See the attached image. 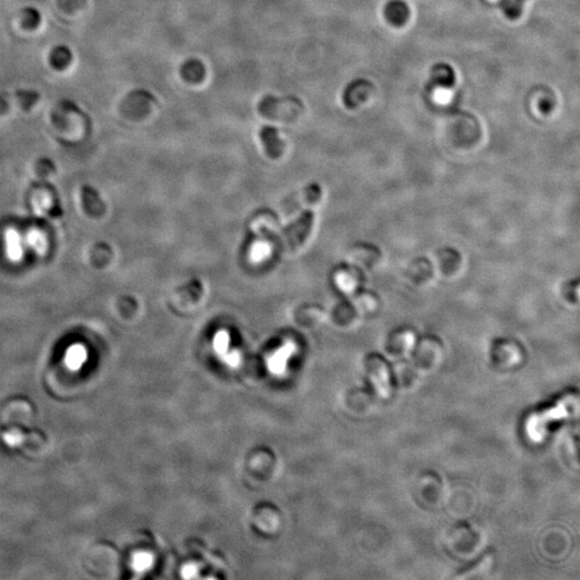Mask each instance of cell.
<instances>
[{
    "label": "cell",
    "mask_w": 580,
    "mask_h": 580,
    "mask_svg": "<svg viewBox=\"0 0 580 580\" xmlns=\"http://www.w3.org/2000/svg\"><path fill=\"white\" fill-rule=\"evenodd\" d=\"M527 0H500L499 7L507 19L516 20L522 13Z\"/></svg>",
    "instance_id": "obj_29"
},
{
    "label": "cell",
    "mask_w": 580,
    "mask_h": 580,
    "mask_svg": "<svg viewBox=\"0 0 580 580\" xmlns=\"http://www.w3.org/2000/svg\"><path fill=\"white\" fill-rule=\"evenodd\" d=\"M6 251H7V256L11 259L12 261H18L23 256V245H22V238L19 233L15 230L7 231L6 233Z\"/></svg>",
    "instance_id": "obj_28"
},
{
    "label": "cell",
    "mask_w": 580,
    "mask_h": 580,
    "mask_svg": "<svg viewBox=\"0 0 580 580\" xmlns=\"http://www.w3.org/2000/svg\"><path fill=\"white\" fill-rule=\"evenodd\" d=\"M375 397L372 391L368 393L364 389H354L346 395V407L356 415H367L375 407Z\"/></svg>",
    "instance_id": "obj_16"
},
{
    "label": "cell",
    "mask_w": 580,
    "mask_h": 580,
    "mask_svg": "<svg viewBox=\"0 0 580 580\" xmlns=\"http://www.w3.org/2000/svg\"><path fill=\"white\" fill-rule=\"evenodd\" d=\"M261 143L270 157H279L284 150V142L279 138V131L273 126H263L259 131Z\"/></svg>",
    "instance_id": "obj_21"
},
{
    "label": "cell",
    "mask_w": 580,
    "mask_h": 580,
    "mask_svg": "<svg viewBox=\"0 0 580 580\" xmlns=\"http://www.w3.org/2000/svg\"><path fill=\"white\" fill-rule=\"evenodd\" d=\"M450 551L458 557L470 558L482 551V539L477 530L466 523H458L447 537Z\"/></svg>",
    "instance_id": "obj_6"
},
{
    "label": "cell",
    "mask_w": 580,
    "mask_h": 580,
    "mask_svg": "<svg viewBox=\"0 0 580 580\" xmlns=\"http://www.w3.org/2000/svg\"><path fill=\"white\" fill-rule=\"evenodd\" d=\"M405 279L414 287L419 289L429 288L437 279L433 261L423 256L413 259L405 270Z\"/></svg>",
    "instance_id": "obj_10"
},
{
    "label": "cell",
    "mask_w": 580,
    "mask_h": 580,
    "mask_svg": "<svg viewBox=\"0 0 580 580\" xmlns=\"http://www.w3.org/2000/svg\"><path fill=\"white\" fill-rule=\"evenodd\" d=\"M243 468L245 475L255 484H269L279 473V460L272 450L259 448L247 454Z\"/></svg>",
    "instance_id": "obj_4"
},
{
    "label": "cell",
    "mask_w": 580,
    "mask_h": 580,
    "mask_svg": "<svg viewBox=\"0 0 580 580\" xmlns=\"http://www.w3.org/2000/svg\"><path fill=\"white\" fill-rule=\"evenodd\" d=\"M275 506L272 505H261V506L255 508V513L253 512V523H255L258 530L263 531V532H275L281 525V519H271L270 516L277 510Z\"/></svg>",
    "instance_id": "obj_20"
},
{
    "label": "cell",
    "mask_w": 580,
    "mask_h": 580,
    "mask_svg": "<svg viewBox=\"0 0 580 580\" xmlns=\"http://www.w3.org/2000/svg\"><path fill=\"white\" fill-rule=\"evenodd\" d=\"M560 296L567 305L571 308H578L580 303L579 279H569L565 284H562L560 288Z\"/></svg>",
    "instance_id": "obj_26"
},
{
    "label": "cell",
    "mask_w": 580,
    "mask_h": 580,
    "mask_svg": "<svg viewBox=\"0 0 580 580\" xmlns=\"http://www.w3.org/2000/svg\"><path fill=\"white\" fill-rule=\"evenodd\" d=\"M370 93L371 84L369 81L358 79V80L352 81L346 86L344 94H343V101L346 107L354 109L364 103Z\"/></svg>",
    "instance_id": "obj_18"
},
{
    "label": "cell",
    "mask_w": 580,
    "mask_h": 580,
    "mask_svg": "<svg viewBox=\"0 0 580 580\" xmlns=\"http://www.w3.org/2000/svg\"><path fill=\"white\" fill-rule=\"evenodd\" d=\"M383 251L375 244H359L352 251V261L360 268L373 271L383 261Z\"/></svg>",
    "instance_id": "obj_14"
},
{
    "label": "cell",
    "mask_w": 580,
    "mask_h": 580,
    "mask_svg": "<svg viewBox=\"0 0 580 580\" xmlns=\"http://www.w3.org/2000/svg\"><path fill=\"white\" fill-rule=\"evenodd\" d=\"M314 214L312 211H304L295 222L285 229L286 240L290 246H300L305 242L313 227Z\"/></svg>",
    "instance_id": "obj_12"
},
{
    "label": "cell",
    "mask_w": 580,
    "mask_h": 580,
    "mask_svg": "<svg viewBox=\"0 0 580 580\" xmlns=\"http://www.w3.org/2000/svg\"><path fill=\"white\" fill-rule=\"evenodd\" d=\"M27 245L37 253H42L46 249V237L40 231L32 230L28 233Z\"/></svg>",
    "instance_id": "obj_32"
},
{
    "label": "cell",
    "mask_w": 580,
    "mask_h": 580,
    "mask_svg": "<svg viewBox=\"0 0 580 580\" xmlns=\"http://www.w3.org/2000/svg\"><path fill=\"white\" fill-rule=\"evenodd\" d=\"M364 377L375 397L389 399L395 390L393 364L378 352H370L364 357Z\"/></svg>",
    "instance_id": "obj_2"
},
{
    "label": "cell",
    "mask_w": 580,
    "mask_h": 580,
    "mask_svg": "<svg viewBox=\"0 0 580 580\" xmlns=\"http://www.w3.org/2000/svg\"><path fill=\"white\" fill-rule=\"evenodd\" d=\"M41 15L37 9L32 7L24 8L22 10L21 24L25 29H34L40 25Z\"/></svg>",
    "instance_id": "obj_31"
},
{
    "label": "cell",
    "mask_w": 580,
    "mask_h": 580,
    "mask_svg": "<svg viewBox=\"0 0 580 580\" xmlns=\"http://www.w3.org/2000/svg\"><path fill=\"white\" fill-rule=\"evenodd\" d=\"M152 557L151 555L147 553H137L133 557V565L137 571H144L151 565Z\"/></svg>",
    "instance_id": "obj_33"
},
{
    "label": "cell",
    "mask_w": 580,
    "mask_h": 580,
    "mask_svg": "<svg viewBox=\"0 0 580 580\" xmlns=\"http://www.w3.org/2000/svg\"><path fill=\"white\" fill-rule=\"evenodd\" d=\"M445 346L443 341L434 334L419 336L409 356V361L421 375L435 372L443 364Z\"/></svg>",
    "instance_id": "obj_3"
},
{
    "label": "cell",
    "mask_w": 580,
    "mask_h": 580,
    "mask_svg": "<svg viewBox=\"0 0 580 580\" xmlns=\"http://www.w3.org/2000/svg\"><path fill=\"white\" fill-rule=\"evenodd\" d=\"M456 83V72L447 62H437L430 71L429 84L433 88H452Z\"/></svg>",
    "instance_id": "obj_19"
},
{
    "label": "cell",
    "mask_w": 580,
    "mask_h": 580,
    "mask_svg": "<svg viewBox=\"0 0 580 580\" xmlns=\"http://www.w3.org/2000/svg\"><path fill=\"white\" fill-rule=\"evenodd\" d=\"M72 62V53L66 46H58L53 48L50 54V64L55 70L62 71L68 68Z\"/></svg>",
    "instance_id": "obj_27"
},
{
    "label": "cell",
    "mask_w": 580,
    "mask_h": 580,
    "mask_svg": "<svg viewBox=\"0 0 580 580\" xmlns=\"http://www.w3.org/2000/svg\"><path fill=\"white\" fill-rule=\"evenodd\" d=\"M180 76L186 82L192 83V84L202 82L204 77H206L204 65L200 60H195V58L186 60L180 67Z\"/></svg>",
    "instance_id": "obj_22"
},
{
    "label": "cell",
    "mask_w": 580,
    "mask_h": 580,
    "mask_svg": "<svg viewBox=\"0 0 580 580\" xmlns=\"http://www.w3.org/2000/svg\"><path fill=\"white\" fill-rule=\"evenodd\" d=\"M83 565L89 575L100 579H114L121 572V557L107 543H97L85 553Z\"/></svg>",
    "instance_id": "obj_1"
},
{
    "label": "cell",
    "mask_w": 580,
    "mask_h": 580,
    "mask_svg": "<svg viewBox=\"0 0 580 580\" xmlns=\"http://www.w3.org/2000/svg\"><path fill=\"white\" fill-rule=\"evenodd\" d=\"M421 373L416 370L409 359L395 360V364H393L395 388L397 387L401 390H411L417 386V383L421 381Z\"/></svg>",
    "instance_id": "obj_13"
},
{
    "label": "cell",
    "mask_w": 580,
    "mask_h": 580,
    "mask_svg": "<svg viewBox=\"0 0 580 580\" xmlns=\"http://www.w3.org/2000/svg\"><path fill=\"white\" fill-rule=\"evenodd\" d=\"M527 359V352L519 341L513 338H498L490 346L492 366L500 371H512L520 368Z\"/></svg>",
    "instance_id": "obj_5"
},
{
    "label": "cell",
    "mask_w": 580,
    "mask_h": 580,
    "mask_svg": "<svg viewBox=\"0 0 580 580\" xmlns=\"http://www.w3.org/2000/svg\"><path fill=\"white\" fill-rule=\"evenodd\" d=\"M494 555L490 553L480 555L470 565H466L461 571L458 572L457 579H476L484 578L490 573L494 567Z\"/></svg>",
    "instance_id": "obj_15"
},
{
    "label": "cell",
    "mask_w": 580,
    "mask_h": 580,
    "mask_svg": "<svg viewBox=\"0 0 580 580\" xmlns=\"http://www.w3.org/2000/svg\"><path fill=\"white\" fill-rule=\"evenodd\" d=\"M87 358L88 357H87V352L84 346L80 345V344H74V345L70 346L67 350L66 355H65V366L70 370L78 372L84 366Z\"/></svg>",
    "instance_id": "obj_25"
},
{
    "label": "cell",
    "mask_w": 580,
    "mask_h": 580,
    "mask_svg": "<svg viewBox=\"0 0 580 580\" xmlns=\"http://www.w3.org/2000/svg\"><path fill=\"white\" fill-rule=\"evenodd\" d=\"M382 308L381 298L372 291H364L357 297L356 309L364 315H375Z\"/></svg>",
    "instance_id": "obj_24"
},
{
    "label": "cell",
    "mask_w": 580,
    "mask_h": 580,
    "mask_svg": "<svg viewBox=\"0 0 580 580\" xmlns=\"http://www.w3.org/2000/svg\"><path fill=\"white\" fill-rule=\"evenodd\" d=\"M418 338V332L415 328L407 324L399 326L387 336L385 350L395 360L409 359Z\"/></svg>",
    "instance_id": "obj_7"
},
{
    "label": "cell",
    "mask_w": 580,
    "mask_h": 580,
    "mask_svg": "<svg viewBox=\"0 0 580 580\" xmlns=\"http://www.w3.org/2000/svg\"><path fill=\"white\" fill-rule=\"evenodd\" d=\"M46 437L39 431H32L29 434H25V440L21 447L29 457H39L42 452L46 449Z\"/></svg>",
    "instance_id": "obj_23"
},
{
    "label": "cell",
    "mask_w": 580,
    "mask_h": 580,
    "mask_svg": "<svg viewBox=\"0 0 580 580\" xmlns=\"http://www.w3.org/2000/svg\"><path fill=\"white\" fill-rule=\"evenodd\" d=\"M24 440H25V433L22 428H7L3 433V441L9 447H21Z\"/></svg>",
    "instance_id": "obj_30"
},
{
    "label": "cell",
    "mask_w": 580,
    "mask_h": 580,
    "mask_svg": "<svg viewBox=\"0 0 580 580\" xmlns=\"http://www.w3.org/2000/svg\"><path fill=\"white\" fill-rule=\"evenodd\" d=\"M433 263L437 277H442L445 281H455L460 277L464 269L463 255L452 246L440 247L434 255Z\"/></svg>",
    "instance_id": "obj_9"
},
{
    "label": "cell",
    "mask_w": 580,
    "mask_h": 580,
    "mask_svg": "<svg viewBox=\"0 0 580 580\" xmlns=\"http://www.w3.org/2000/svg\"><path fill=\"white\" fill-rule=\"evenodd\" d=\"M385 20L395 27H401L411 18V8L405 0H389L383 10Z\"/></svg>",
    "instance_id": "obj_17"
},
{
    "label": "cell",
    "mask_w": 580,
    "mask_h": 580,
    "mask_svg": "<svg viewBox=\"0 0 580 580\" xmlns=\"http://www.w3.org/2000/svg\"><path fill=\"white\" fill-rule=\"evenodd\" d=\"M419 496L425 504L437 507L444 498V484L440 476L432 472L423 474L418 482Z\"/></svg>",
    "instance_id": "obj_11"
},
{
    "label": "cell",
    "mask_w": 580,
    "mask_h": 580,
    "mask_svg": "<svg viewBox=\"0 0 580 580\" xmlns=\"http://www.w3.org/2000/svg\"><path fill=\"white\" fill-rule=\"evenodd\" d=\"M34 421V407L25 399H10L0 407V426L6 429L30 427Z\"/></svg>",
    "instance_id": "obj_8"
}]
</instances>
